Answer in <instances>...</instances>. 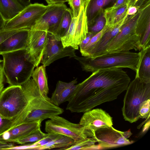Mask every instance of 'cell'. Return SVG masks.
<instances>
[{"label":"cell","mask_w":150,"mask_h":150,"mask_svg":"<svg viewBox=\"0 0 150 150\" xmlns=\"http://www.w3.org/2000/svg\"><path fill=\"white\" fill-rule=\"evenodd\" d=\"M75 50L71 46L64 47L61 40L48 33L47 43L41 62L46 67L60 58L66 57L74 58L76 56Z\"/></svg>","instance_id":"obj_13"},{"label":"cell","mask_w":150,"mask_h":150,"mask_svg":"<svg viewBox=\"0 0 150 150\" xmlns=\"http://www.w3.org/2000/svg\"><path fill=\"white\" fill-rule=\"evenodd\" d=\"M97 142L94 138L88 137L86 139L74 144L65 150H89L98 147L95 144Z\"/></svg>","instance_id":"obj_30"},{"label":"cell","mask_w":150,"mask_h":150,"mask_svg":"<svg viewBox=\"0 0 150 150\" xmlns=\"http://www.w3.org/2000/svg\"><path fill=\"white\" fill-rule=\"evenodd\" d=\"M68 1V0H50L47 4L64 3Z\"/></svg>","instance_id":"obj_43"},{"label":"cell","mask_w":150,"mask_h":150,"mask_svg":"<svg viewBox=\"0 0 150 150\" xmlns=\"http://www.w3.org/2000/svg\"><path fill=\"white\" fill-rule=\"evenodd\" d=\"M87 0H68V2L71 10L73 17H77L81 7L85 5Z\"/></svg>","instance_id":"obj_33"},{"label":"cell","mask_w":150,"mask_h":150,"mask_svg":"<svg viewBox=\"0 0 150 150\" xmlns=\"http://www.w3.org/2000/svg\"><path fill=\"white\" fill-rule=\"evenodd\" d=\"M128 5L111 9L108 8L104 10L106 24L109 26L114 25L123 19L127 15Z\"/></svg>","instance_id":"obj_25"},{"label":"cell","mask_w":150,"mask_h":150,"mask_svg":"<svg viewBox=\"0 0 150 150\" xmlns=\"http://www.w3.org/2000/svg\"><path fill=\"white\" fill-rule=\"evenodd\" d=\"M73 17L71 10L68 8L64 13L54 35L57 39L61 40V38L66 34L69 29Z\"/></svg>","instance_id":"obj_27"},{"label":"cell","mask_w":150,"mask_h":150,"mask_svg":"<svg viewBox=\"0 0 150 150\" xmlns=\"http://www.w3.org/2000/svg\"><path fill=\"white\" fill-rule=\"evenodd\" d=\"M24 8L17 0H0V13L6 22L14 17Z\"/></svg>","instance_id":"obj_23"},{"label":"cell","mask_w":150,"mask_h":150,"mask_svg":"<svg viewBox=\"0 0 150 150\" xmlns=\"http://www.w3.org/2000/svg\"><path fill=\"white\" fill-rule=\"evenodd\" d=\"M139 10L135 32L139 38L141 48L144 49L150 47V4Z\"/></svg>","instance_id":"obj_17"},{"label":"cell","mask_w":150,"mask_h":150,"mask_svg":"<svg viewBox=\"0 0 150 150\" xmlns=\"http://www.w3.org/2000/svg\"><path fill=\"white\" fill-rule=\"evenodd\" d=\"M47 9L30 30L45 31L54 35L65 11L64 3L48 4Z\"/></svg>","instance_id":"obj_11"},{"label":"cell","mask_w":150,"mask_h":150,"mask_svg":"<svg viewBox=\"0 0 150 150\" xmlns=\"http://www.w3.org/2000/svg\"><path fill=\"white\" fill-rule=\"evenodd\" d=\"M104 10H102L93 21L88 24V32L96 35L103 28L106 23L104 16Z\"/></svg>","instance_id":"obj_29"},{"label":"cell","mask_w":150,"mask_h":150,"mask_svg":"<svg viewBox=\"0 0 150 150\" xmlns=\"http://www.w3.org/2000/svg\"><path fill=\"white\" fill-rule=\"evenodd\" d=\"M61 134L54 133H47L46 136L40 140L33 142L32 144L26 145L21 147L23 149H32L36 147L41 146L59 137Z\"/></svg>","instance_id":"obj_32"},{"label":"cell","mask_w":150,"mask_h":150,"mask_svg":"<svg viewBox=\"0 0 150 150\" xmlns=\"http://www.w3.org/2000/svg\"><path fill=\"white\" fill-rule=\"evenodd\" d=\"M88 33V23L85 5L82 6L78 15L73 17L69 29L61 40L64 47L71 46L78 49L81 42Z\"/></svg>","instance_id":"obj_9"},{"label":"cell","mask_w":150,"mask_h":150,"mask_svg":"<svg viewBox=\"0 0 150 150\" xmlns=\"http://www.w3.org/2000/svg\"><path fill=\"white\" fill-rule=\"evenodd\" d=\"M132 134L130 129L122 132L114 128L112 126L100 128L96 131L92 137L98 142L102 148H111L127 145L134 141L128 139Z\"/></svg>","instance_id":"obj_10"},{"label":"cell","mask_w":150,"mask_h":150,"mask_svg":"<svg viewBox=\"0 0 150 150\" xmlns=\"http://www.w3.org/2000/svg\"><path fill=\"white\" fill-rule=\"evenodd\" d=\"M47 6L43 4H30L18 14L7 21L2 29L6 30L30 29L46 11Z\"/></svg>","instance_id":"obj_7"},{"label":"cell","mask_w":150,"mask_h":150,"mask_svg":"<svg viewBox=\"0 0 150 150\" xmlns=\"http://www.w3.org/2000/svg\"><path fill=\"white\" fill-rule=\"evenodd\" d=\"M139 10V8L136 6H128L127 11V14L128 16L134 15Z\"/></svg>","instance_id":"obj_42"},{"label":"cell","mask_w":150,"mask_h":150,"mask_svg":"<svg viewBox=\"0 0 150 150\" xmlns=\"http://www.w3.org/2000/svg\"><path fill=\"white\" fill-rule=\"evenodd\" d=\"M47 134L43 132L40 128L31 133L27 136L21 139L14 143L24 144L27 143L35 142L38 141L44 138Z\"/></svg>","instance_id":"obj_31"},{"label":"cell","mask_w":150,"mask_h":150,"mask_svg":"<svg viewBox=\"0 0 150 150\" xmlns=\"http://www.w3.org/2000/svg\"><path fill=\"white\" fill-rule=\"evenodd\" d=\"M30 29L18 30L0 44V54L20 50L26 49Z\"/></svg>","instance_id":"obj_16"},{"label":"cell","mask_w":150,"mask_h":150,"mask_svg":"<svg viewBox=\"0 0 150 150\" xmlns=\"http://www.w3.org/2000/svg\"><path fill=\"white\" fill-rule=\"evenodd\" d=\"M3 70L10 86H21L32 76L35 67L26 49L1 54Z\"/></svg>","instance_id":"obj_4"},{"label":"cell","mask_w":150,"mask_h":150,"mask_svg":"<svg viewBox=\"0 0 150 150\" xmlns=\"http://www.w3.org/2000/svg\"><path fill=\"white\" fill-rule=\"evenodd\" d=\"M140 51L141 58L135 76L143 82L150 83V47Z\"/></svg>","instance_id":"obj_22"},{"label":"cell","mask_w":150,"mask_h":150,"mask_svg":"<svg viewBox=\"0 0 150 150\" xmlns=\"http://www.w3.org/2000/svg\"><path fill=\"white\" fill-rule=\"evenodd\" d=\"M79 124L87 137H93L98 129L113 125L112 117L101 108L92 109L83 113Z\"/></svg>","instance_id":"obj_12"},{"label":"cell","mask_w":150,"mask_h":150,"mask_svg":"<svg viewBox=\"0 0 150 150\" xmlns=\"http://www.w3.org/2000/svg\"><path fill=\"white\" fill-rule=\"evenodd\" d=\"M18 30H6L2 29L0 30V44L7 38Z\"/></svg>","instance_id":"obj_37"},{"label":"cell","mask_w":150,"mask_h":150,"mask_svg":"<svg viewBox=\"0 0 150 150\" xmlns=\"http://www.w3.org/2000/svg\"><path fill=\"white\" fill-rule=\"evenodd\" d=\"M130 82L121 68L99 69L77 84L66 108L72 112H84L104 103L113 101L126 90Z\"/></svg>","instance_id":"obj_1"},{"label":"cell","mask_w":150,"mask_h":150,"mask_svg":"<svg viewBox=\"0 0 150 150\" xmlns=\"http://www.w3.org/2000/svg\"><path fill=\"white\" fill-rule=\"evenodd\" d=\"M75 143L72 138L66 136L61 135L57 138L44 146L36 147L34 150H41L57 149L59 150L65 149Z\"/></svg>","instance_id":"obj_26"},{"label":"cell","mask_w":150,"mask_h":150,"mask_svg":"<svg viewBox=\"0 0 150 150\" xmlns=\"http://www.w3.org/2000/svg\"><path fill=\"white\" fill-rule=\"evenodd\" d=\"M45 67L43 65L37 67L31 77L35 82L41 96L47 98L49 88Z\"/></svg>","instance_id":"obj_24"},{"label":"cell","mask_w":150,"mask_h":150,"mask_svg":"<svg viewBox=\"0 0 150 150\" xmlns=\"http://www.w3.org/2000/svg\"><path fill=\"white\" fill-rule=\"evenodd\" d=\"M12 143L0 139V149H11L15 146Z\"/></svg>","instance_id":"obj_41"},{"label":"cell","mask_w":150,"mask_h":150,"mask_svg":"<svg viewBox=\"0 0 150 150\" xmlns=\"http://www.w3.org/2000/svg\"><path fill=\"white\" fill-rule=\"evenodd\" d=\"M129 3V0H116L113 5L108 8L111 9H115L126 5H128Z\"/></svg>","instance_id":"obj_38"},{"label":"cell","mask_w":150,"mask_h":150,"mask_svg":"<svg viewBox=\"0 0 150 150\" xmlns=\"http://www.w3.org/2000/svg\"><path fill=\"white\" fill-rule=\"evenodd\" d=\"M129 16L127 15L116 24L109 26L91 52L89 57H96L100 55L104 50L108 43L120 31L122 27L127 21Z\"/></svg>","instance_id":"obj_20"},{"label":"cell","mask_w":150,"mask_h":150,"mask_svg":"<svg viewBox=\"0 0 150 150\" xmlns=\"http://www.w3.org/2000/svg\"><path fill=\"white\" fill-rule=\"evenodd\" d=\"M42 121L38 120L19 125L6 132L0 136V139L14 143L40 128Z\"/></svg>","instance_id":"obj_18"},{"label":"cell","mask_w":150,"mask_h":150,"mask_svg":"<svg viewBox=\"0 0 150 150\" xmlns=\"http://www.w3.org/2000/svg\"><path fill=\"white\" fill-rule=\"evenodd\" d=\"M126 90L122 113L125 120L132 123L140 118L139 110L141 104L150 99V83L143 82L135 76Z\"/></svg>","instance_id":"obj_5"},{"label":"cell","mask_w":150,"mask_h":150,"mask_svg":"<svg viewBox=\"0 0 150 150\" xmlns=\"http://www.w3.org/2000/svg\"><path fill=\"white\" fill-rule=\"evenodd\" d=\"M45 0L46 1L47 3L48 4L49 2L50 1V0Z\"/></svg>","instance_id":"obj_46"},{"label":"cell","mask_w":150,"mask_h":150,"mask_svg":"<svg viewBox=\"0 0 150 150\" xmlns=\"http://www.w3.org/2000/svg\"><path fill=\"white\" fill-rule=\"evenodd\" d=\"M150 99L143 101L140 105L139 110L140 118L146 119L150 117Z\"/></svg>","instance_id":"obj_34"},{"label":"cell","mask_w":150,"mask_h":150,"mask_svg":"<svg viewBox=\"0 0 150 150\" xmlns=\"http://www.w3.org/2000/svg\"><path fill=\"white\" fill-rule=\"evenodd\" d=\"M116 0H87L85 4L88 24L91 23L103 9L112 6Z\"/></svg>","instance_id":"obj_21"},{"label":"cell","mask_w":150,"mask_h":150,"mask_svg":"<svg viewBox=\"0 0 150 150\" xmlns=\"http://www.w3.org/2000/svg\"><path fill=\"white\" fill-rule=\"evenodd\" d=\"M77 79L67 83L59 81L52 93L50 100L55 105L59 106L68 102L73 95L77 87Z\"/></svg>","instance_id":"obj_19"},{"label":"cell","mask_w":150,"mask_h":150,"mask_svg":"<svg viewBox=\"0 0 150 150\" xmlns=\"http://www.w3.org/2000/svg\"><path fill=\"white\" fill-rule=\"evenodd\" d=\"M45 130L47 133L69 137L73 139L75 143L88 137L84 134L83 127L80 124L72 123L59 115L46 121Z\"/></svg>","instance_id":"obj_8"},{"label":"cell","mask_w":150,"mask_h":150,"mask_svg":"<svg viewBox=\"0 0 150 150\" xmlns=\"http://www.w3.org/2000/svg\"><path fill=\"white\" fill-rule=\"evenodd\" d=\"M45 98L32 78L21 86H10L0 94V115L14 120L29 108L41 104Z\"/></svg>","instance_id":"obj_2"},{"label":"cell","mask_w":150,"mask_h":150,"mask_svg":"<svg viewBox=\"0 0 150 150\" xmlns=\"http://www.w3.org/2000/svg\"><path fill=\"white\" fill-rule=\"evenodd\" d=\"M3 60L0 59V94L4 89V76L2 63Z\"/></svg>","instance_id":"obj_40"},{"label":"cell","mask_w":150,"mask_h":150,"mask_svg":"<svg viewBox=\"0 0 150 150\" xmlns=\"http://www.w3.org/2000/svg\"><path fill=\"white\" fill-rule=\"evenodd\" d=\"M141 56L138 53L120 51L96 57H80L74 58L80 64L82 70L93 72L99 69L112 68H128L137 71Z\"/></svg>","instance_id":"obj_3"},{"label":"cell","mask_w":150,"mask_h":150,"mask_svg":"<svg viewBox=\"0 0 150 150\" xmlns=\"http://www.w3.org/2000/svg\"><path fill=\"white\" fill-rule=\"evenodd\" d=\"M13 123V119H6L0 115V136L10 129Z\"/></svg>","instance_id":"obj_35"},{"label":"cell","mask_w":150,"mask_h":150,"mask_svg":"<svg viewBox=\"0 0 150 150\" xmlns=\"http://www.w3.org/2000/svg\"><path fill=\"white\" fill-rule=\"evenodd\" d=\"M6 22L0 13V30L4 28Z\"/></svg>","instance_id":"obj_44"},{"label":"cell","mask_w":150,"mask_h":150,"mask_svg":"<svg viewBox=\"0 0 150 150\" xmlns=\"http://www.w3.org/2000/svg\"><path fill=\"white\" fill-rule=\"evenodd\" d=\"M94 35V34L91 32H88L86 38L83 40L79 45L80 50L83 49L89 42L91 38Z\"/></svg>","instance_id":"obj_39"},{"label":"cell","mask_w":150,"mask_h":150,"mask_svg":"<svg viewBox=\"0 0 150 150\" xmlns=\"http://www.w3.org/2000/svg\"><path fill=\"white\" fill-rule=\"evenodd\" d=\"M47 32L42 30H30L26 49L35 67H38L41 62L47 43Z\"/></svg>","instance_id":"obj_14"},{"label":"cell","mask_w":150,"mask_h":150,"mask_svg":"<svg viewBox=\"0 0 150 150\" xmlns=\"http://www.w3.org/2000/svg\"><path fill=\"white\" fill-rule=\"evenodd\" d=\"M18 2L24 7H25L31 3V0H17Z\"/></svg>","instance_id":"obj_45"},{"label":"cell","mask_w":150,"mask_h":150,"mask_svg":"<svg viewBox=\"0 0 150 150\" xmlns=\"http://www.w3.org/2000/svg\"><path fill=\"white\" fill-rule=\"evenodd\" d=\"M128 6H134L137 7L139 10L150 4V0H129Z\"/></svg>","instance_id":"obj_36"},{"label":"cell","mask_w":150,"mask_h":150,"mask_svg":"<svg viewBox=\"0 0 150 150\" xmlns=\"http://www.w3.org/2000/svg\"><path fill=\"white\" fill-rule=\"evenodd\" d=\"M109 27V26L106 24L103 28L92 37L86 46L83 49L80 50V52L83 57L89 56L91 52L95 45L108 30Z\"/></svg>","instance_id":"obj_28"},{"label":"cell","mask_w":150,"mask_h":150,"mask_svg":"<svg viewBox=\"0 0 150 150\" xmlns=\"http://www.w3.org/2000/svg\"><path fill=\"white\" fill-rule=\"evenodd\" d=\"M140 10L135 15L129 16L118 33L110 41L99 55L132 50L140 51L139 38L135 29Z\"/></svg>","instance_id":"obj_6"},{"label":"cell","mask_w":150,"mask_h":150,"mask_svg":"<svg viewBox=\"0 0 150 150\" xmlns=\"http://www.w3.org/2000/svg\"><path fill=\"white\" fill-rule=\"evenodd\" d=\"M64 111L63 109L52 103L49 98H45L39 106L28 114L20 124L38 120L42 122L59 115Z\"/></svg>","instance_id":"obj_15"}]
</instances>
